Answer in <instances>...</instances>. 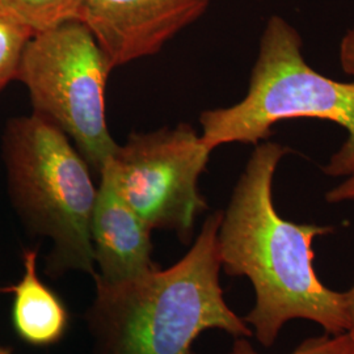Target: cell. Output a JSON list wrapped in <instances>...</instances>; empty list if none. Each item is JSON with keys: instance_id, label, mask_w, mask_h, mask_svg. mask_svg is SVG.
Returning a JSON list of instances; mask_svg holds the SVG:
<instances>
[{"instance_id": "obj_1", "label": "cell", "mask_w": 354, "mask_h": 354, "mask_svg": "<svg viewBox=\"0 0 354 354\" xmlns=\"http://www.w3.org/2000/svg\"><path fill=\"white\" fill-rule=\"evenodd\" d=\"M288 152L276 142L257 143L218 230L222 269L252 283L254 304L243 319L266 348L291 320L317 323L328 335L349 326L345 291L327 288L314 266V241L335 227L288 221L273 201L276 169Z\"/></svg>"}, {"instance_id": "obj_2", "label": "cell", "mask_w": 354, "mask_h": 354, "mask_svg": "<svg viewBox=\"0 0 354 354\" xmlns=\"http://www.w3.org/2000/svg\"><path fill=\"white\" fill-rule=\"evenodd\" d=\"M222 212L203 222L194 244L175 266L120 283L96 282L89 328L100 354H194L207 329L251 337L252 329L226 304L219 274Z\"/></svg>"}, {"instance_id": "obj_3", "label": "cell", "mask_w": 354, "mask_h": 354, "mask_svg": "<svg viewBox=\"0 0 354 354\" xmlns=\"http://www.w3.org/2000/svg\"><path fill=\"white\" fill-rule=\"evenodd\" d=\"M294 118L324 120L345 129L346 140L323 172L353 174L354 80L344 83L317 73L304 59L298 30L274 15L260 38L247 95L227 108L203 112L200 136L210 150L227 143L257 145L276 124Z\"/></svg>"}, {"instance_id": "obj_4", "label": "cell", "mask_w": 354, "mask_h": 354, "mask_svg": "<svg viewBox=\"0 0 354 354\" xmlns=\"http://www.w3.org/2000/svg\"><path fill=\"white\" fill-rule=\"evenodd\" d=\"M1 155L16 213L30 232L53 241L48 272L95 277L91 219L97 189L84 158L59 129L35 113L7 121Z\"/></svg>"}, {"instance_id": "obj_5", "label": "cell", "mask_w": 354, "mask_h": 354, "mask_svg": "<svg viewBox=\"0 0 354 354\" xmlns=\"http://www.w3.org/2000/svg\"><path fill=\"white\" fill-rule=\"evenodd\" d=\"M113 67L79 20L35 33L16 80L26 86L33 112L59 129L96 171L112 158L105 118V86Z\"/></svg>"}, {"instance_id": "obj_6", "label": "cell", "mask_w": 354, "mask_h": 354, "mask_svg": "<svg viewBox=\"0 0 354 354\" xmlns=\"http://www.w3.org/2000/svg\"><path fill=\"white\" fill-rule=\"evenodd\" d=\"M212 151L188 124L133 133L100 176L152 231H174L188 243L196 219L207 209L198 181Z\"/></svg>"}, {"instance_id": "obj_7", "label": "cell", "mask_w": 354, "mask_h": 354, "mask_svg": "<svg viewBox=\"0 0 354 354\" xmlns=\"http://www.w3.org/2000/svg\"><path fill=\"white\" fill-rule=\"evenodd\" d=\"M212 0H83L79 21L87 26L111 66L146 58L196 23Z\"/></svg>"}, {"instance_id": "obj_8", "label": "cell", "mask_w": 354, "mask_h": 354, "mask_svg": "<svg viewBox=\"0 0 354 354\" xmlns=\"http://www.w3.org/2000/svg\"><path fill=\"white\" fill-rule=\"evenodd\" d=\"M151 231L102 177L91 219L93 259L99 268L93 279L120 283L156 269Z\"/></svg>"}, {"instance_id": "obj_9", "label": "cell", "mask_w": 354, "mask_h": 354, "mask_svg": "<svg viewBox=\"0 0 354 354\" xmlns=\"http://www.w3.org/2000/svg\"><path fill=\"white\" fill-rule=\"evenodd\" d=\"M37 257V250H26L23 277L0 291L13 295V328L19 337L29 345L49 346L64 337L68 313L55 292L38 277Z\"/></svg>"}, {"instance_id": "obj_10", "label": "cell", "mask_w": 354, "mask_h": 354, "mask_svg": "<svg viewBox=\"0 0 354 354\" xmlns=\"http://www.w3.org/2000/svg\"><path fill=\"white\" fill-rule=\"evenodd\" d=\"M83 0H0V6L36 33L79 19Z\"/></svg>"}, {"instance_id": "obj_11", "label": "cell", "mask_w": 354, "mask_h": 354, "mask_svg": "<svg viewBox=\"0 0 354 354\" xmlns=\"http://www.w3.org/2000/svg\"><path fill=\"white\" fill-rule=\"evenodd\" d=\"M35 33L0 6V91L17 77L24 51Z\"/></svg>"}, {"instance_id": "obj_12", "label": "cell", "mask_w": 354, "mask_h": 354, "mask_svg": "<svg viewBox=\"0 0 354 354\" xmlns=\"http://www.w3.org/2000/svg\"><path fill=\"white\" fill-rule=\"evenodd\" d=\"M227 354H259L245 337H238ZM289 354H354V339L349 333L322 335L301 342Z\"/></svg>"}, {"instance_id": "obj_13", "label": "cell", "mask_w": 354, "mask_h": 354, "mask_svg": "<svg viewBox=\"0 0 354 354\" xmlns=\"http://www.w3.org/2000/svg\"><path fill=\"white\" fill-rule=\"evenodd\" d=\"M329 203H352L354 201V172L345 177L344 181L326 193Z\"/></svg>"}, {"instance_id": "obj_14", "label": "cell", "mask_w": 354, "mask_h": 354, "mask_svg": "<svg viewBox=\"0 0 354 354\" xmlns=\"http://www.w3.org/2000/svg\"><path fill=\"white\" fill-rule=\"evenodd\" d=\"M340 64L344 73L354 79V26L342 37L340 44Z\"/></svg>"}, {"instance_id": "obj_15", "label": "cell", "mask_w": 354, "mask_h": 354, "mask_svg": "<svg viewBox=\"0 0 354 354\" xmlns=\"http://www.w3.org/2000/svg\"><path fill=\"white\" fill-rule=\"evenodd\" d=\"M345 297H346V313H348V323H349L346 333H349L354 339V283L349 290L345 291Z\"/></svg>"}, {"instance_id": "obj_16", "label": "cell", "mask_w": 354, "mask_h": 354, "mask_svg": "<svg viewBox=\"0 0 354 354\" xmlns=\"http://www.w3.org/2000/svg\"><path fill=\"white\" fill-rule=\"evenodd\" d=\"M0 354H12V351L7 346H0Z\"/></svg>"}, {"instance_id": "obj_17", "label": "cell", "mask_w": 354, "mask_h": 354, "mask_svg": "<svg viewBox=\"0 0 354 354\" xmlns=\"http://www.w3.org/2000/svg\"><path fill=\"white\" fill-rule=\"evenodd\" d=\"M260 1H261V0H260Z\"/></svg>"}]
</instances>
